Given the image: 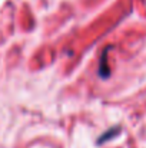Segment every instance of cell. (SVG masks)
<instances>
[{
    "mask_svg": "<svg viewBox=\"0 0 146 148\" xmlns=\"http://www.w3.org/2000/svg\"><path fill=\"white\" fill-rule=\"evenodd\" d=\"M113 132H115V130H112V131H109V132H106V134H105V135H102V137H100V138H99V141H97V143H99V144H100V143H102V141H106V140H107V138H110V137H112V135H113Z\"/></svg>",
    "mask_w": 146,
    "mask_h": 148,
    "instance_id": "7a4b0ae2",
    "label": "cell"
},
{
    "mask_svg": "<svg viewBox=\"0 0 146 148\" xmlns=\"http://www.w3.org/2000/svg\"><path fill=\"white\" fill-rule=\"evenodd\" d=\"M109 52V48L105 49V52L102 53V58H100V63H99V76L100 78H109L110 75V71H109V66H107V58H106V53Z\"/></svg>",
    "mask_w": 146,
    "mask_h": 148,
    "instance_id": "6da1fadb",
    "label": "cell"
}]
</instances>
